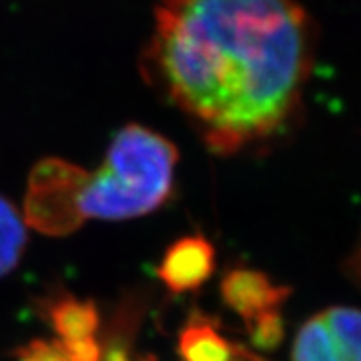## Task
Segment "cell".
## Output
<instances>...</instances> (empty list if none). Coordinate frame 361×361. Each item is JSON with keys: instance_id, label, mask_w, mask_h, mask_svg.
Returning <instances> with one entry per match:
<instances>
[{"instance_id": "ba28073f", "label": "cell", "mask_w": 361, "mask_h": 361, "mask_svg": "<svg viewBox=\"0 0 361 361\" xmlns=\"http://www.w3.org/2000/svg\"><path fill=\"white\" fill-rule=\"evenodd\" d=\"M48 319L61 341L92 338L99 326V312L90 301L64 295L48 308Z\"/></svg>"}, {"instance_id": "9c48e42d", "label": "cell", "mask_w": 361, "mask_h": 361, "mask_svg": "<svg viewBox=\"0 0 361 361\" xmlns=\"http://www.w3.org/2000/svg\"><path fill=\"white\" fill-rule=\"evenodd\" d=\"M26 247V226L17 207L0 197V277L18 264Z\"/></svg>"}, {"instance_id": "5b68a950", "label": "cell", "mask_w": 361, "mask_h": 361, "mask_svg": "<svg viewBox=\"0 0 361 361\" xmlns=\"http://www.w3.org/2000/svg\"><path fill=\"white\" fill-rule=\"evenodd\" d=\"M215 264V247L207 238L183 237L167 247L158 266V277L169 292H192L213 275Z\"/></svg>"}, {"instance_id": "7c38bea8", "label": "cell", "mask_w": 361, "mask_h": 361, "mask_svg": "<svg viewBox=\"0 0 361 361\" xmlns=\"http://www.w3.org/2000/svg\"><path fill=\"white\" fill-rule=\"evenodd\" d=\"M61 341V339H59ZM66 348L68 356L72 361H101L103 360V350H101L99 343L96 338H85L75 339V341H61Z\"/></svg>"}, {"instance_id": "6da1fadb", "label": "cell", "mask_w": 361, "mask_h": 361, "mask_svg": "<svg viewBox=\"0 0 361 361\" xmlns=\"http://www.w3.org/2000/svg\"><path fill=\"white\" fill-rule=\"evenodd\" d=\"M143 63L211 151L233 154L293 118L314 27L298 0H160Z\"/></svg>"}, {"instance_id": "30bf717a", "label": "cell", "mask_w": 361, "mask_h": 361, "mask_svg": "<svg viewBox=\"0 0 361 361\" xmlns=\"http://www.w3.org/2000/svg\"><path fill=\"white\" fill-rule=\"evenodd\" d=\"M252 345L259 350H274L284 336L281 310H268L246 323Z\"/></svg>"}, {"instance_id": "52a82bcc", "label": "cell", "mask_w": 361, "mask_h": 361, "mask_svg": "<svg viewBox=\"0 0 361 361\" xmlns=\"http://www.w3.org/2000/svg\"><path fill=\"white\" fill-rule=\"evenodd\" d=\"M233 347L202 316H192L178 336L183 361H233Z\"/></svg>"}, {"instance_id": "3957f363", "label": "cell", "mask_w": 361, "mask_h": 361, "mask_svg": "<svg viewBox=\"0 0 361 361\" xmlns=\"http://www.w3.org/2000/svg\"><path fill=\"white\" fill-rule=\"evenodd\" d=\"M82 169L64 160H44L30 176L26 222L48 235H66L79 228L78 185Z\"/></svg>"}, {"instance_id": "4fadbf2b", "label": "cell", "mask_w": 361, "mask_h": 361, "mask_svg": "<svg viewBox=\"0 0 361 361\" xmlns=\"http://www.w3.org/2000/svg\"><path fill=\"white\" fill-rule=\"evenodd\" d=\"M101 361H149V360H137V357H134L133 354L128 353V350H125V348L114 347V348H110L109 353L103 356V360Z\"/></svg>"}, {"instance_id": "8fae6325", "label": "cell", "mask_w": 361, "mask_h": 361, "mask_svg": "<svg viewBox=\"0 0 361 361\" xmlns=\"http://www.w3.org/2000/svg\"><path fill=\"white\" fill-rule=\"evenodd\" d=\"M15 361H72L59 339H33L18 348Z\"/></svg>"}, {"instance_id": "7a4b0ae2", "label": "cell", "mask_w": 361, "mask_h": 361, "mask_svg": "<svg viewBox=\"0 0 361 361\" xmlns=\"http://www.w3.org/2000/svg\"><path fill=\"white\" fill-rule=\"evenodd\" d=\"M178 164L176 147L142 125L116 134L94 173L82 171L78 185L81 220H127L152 213L169 198Z\"/></svg>"}, {"instance_id": "8992f818", "label": "cell", "mask_w": 361, "mask_h": 361, "mask_svg": "<svg viewBox=\"0 0 361 361\" xmlns=\"http://www.w3.org/2000/svg\"><path fill=\"white\" fill-rule=\"evenodd\" d=\"M226 307L243 317L244 323L252 321L262 312L281 310L290 295V290L277 286L262 271L252 268L229 270L220 284Z\"/></svg>"}, {"instance_id": "277c9868", "label": "cell", "mask_w": 361, "mask_h": 361, "mask_svg": "<svg viewBox=\"0 0 361 361\" xmlns=\"http://www.w3.org/2000/svg\"><path fill=\"white\" fill-rule=\"evenodd\" d=\"M292 361H361V310L332 307L299 329Z\"/></svg>"}, {"instance_id": "5bb4252c", "label": "cell", "mask_w": 361, "mask_h": 361, "mask_svg": "<svg viewBox=\"0 0 361 361\" xmlns=\"http://www.w3.org/2000/svg\"><path fill=\"white\" fill-rule=\"evenodd\" d=\"M356 271H357V275L361 277V246L356 253Z\"/></svg>"}]
</instances>
